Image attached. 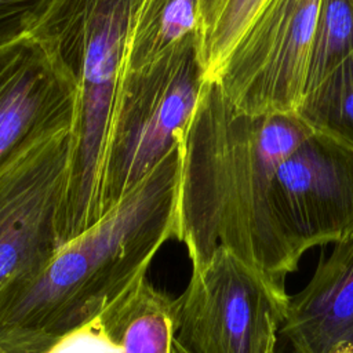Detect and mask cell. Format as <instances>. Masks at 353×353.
<instances>
[{"label": "cell", "mask_w": 353, "mask_h": 353, "mask_svg": "<svg viewBox=\"0 0 353 353\" xmlns=\"http://www.w3.org/2000/svg\"><path fill=\"white\" fill-rule=\"evenodd\" d=\"M296 116L312 132L353 149V51L305 95Z\"/></svg>", "instance_id": "cell-13"}, {"label": "cell", "mask_w": 353, "mask_h": 353, "mask_svg": "<svg viewBox=\"0 0 353 353\" xmlns=\"http://www.w3.org/2000/svg\"><path fill=\"white\" fill-rule=\"evenodd\" d=\"M272 203L294 273L307 250L353 237V149L312 132L280 163Z\"/></svg>", "instance_id": "cell-8"}, {"label": "cell", "mask_w": 353, "mask_h": 353, "mask_svg": "<svg viewBox=\"0 0 353 353\" xmlns=\"http://www.w3.org/2000/svg\"><path fill=\"white\" fill-rule=\"evenodd\" d=\"M199 23L200 0H142L130 34L125 69L146 66L199 34Z\"/></svg>", "instance_id": "cell-12"}, {"label": "cell", "mask_w": 353, "mask_h": 353, "mask_svg": "<svg viewBox=\"0 0 353 353\" xmlns=\"http://www.w3.org/2000/svg\"><path fill=\"white\" fill-rule=\"evenodd\" d=\"M51 0H0V46L28 34Z\"/></svg>", "instance_id": "cell-16"}, {"label": "cell", "mask_w": 353, "mask_h": 353, "mask_svg": "<svg viewBox=\"0 0 353 353\" xmlns=\"http://www.w3.org/2000/svg\"><path fill=\"white\" fill-rule=\"evenodd\" d=\"M172 353H186L175 341H174V345H172Z\"/></svg>", "instance_id": "cell-17"}, {"label": "cell", "mask_w": 353, "mask_h": 353, "mask_svg": "<svg viewBox=\"0 0 353 353\" xmlns=\"http://www.w3.org/2000/svg\"><path fill=\"white\" fill-rule=\"evenodd\" d=\"M321 0H268L214 80L251 116L296 114Z\"/></svg>", "instance_id": "cell-6"}, {"label": "cell", "mask_w": 353, "mask_h": 353, "mask_svg": "<svg viewBox=\"0 0 353 353\" xmlns=\"http://www.w3.org/2000/svg\"><path fill=\"white\" fill-rule=\"evenodd\" d=\"M77 87L55 50L28 33L0 46V172L39 142L72 131Z\"/></svg>", "instance_id": "cell-9"}, {"label": "cell", "mask_w": 353, "mask_h": 353, "mask_svg": "<svg viewBox=\"0 0 353 353\" xmlns=\"http://www.w3.org/2000/svg\"><path fill=\"white\" fill-rule=\"evenodd\" d=\"M288 294L225 247L192 269L176 298L175 342L186 353H279Z\"/></svg>", "instance_id": "cell-5"}, {"label": "cell", "mask_w": 353, "mask_h": 353, "mask_svg": "<svg viewBox=\"0 0 353 353\" xmlns=\"http://www.w3.org/2000/svg\"><path fill=\"white\" fill-rule=\"evenodd\" d=\"M205 81L197 34L124 70L102 160V216L181 143Z\"/></svg>", "instance_id": "cell-4"}, {"label": "cell", "mask_w": 353, "mask_h": 353, "mask_svg": "<svg viewBox=\"0 0 353 353\" xmlns=\"http://www.w3.org/2000/svg\"><path fill=\"white\" fill-rule=\"evenodd\" d=\"M176 298L145 276L92 323L116 353H172Z\"/></svg>", "instance_id": "cell-11"}, {"label": "cell", "mask_w": 353, "mask_h": 353, "mask_svg": "<svg viewBox=\"0 0 353 353\" xmlns=\"http://www.w3.org/2000/svg\"><path fill=\"white\" fill-rule=\"evenodd\" d=\"M72 131L47 138L0 172V298L32 279L61 247Z\"/></svg>", "instance_id": "cell-7"}, {"label": "cell", "mask_w": 353, "mask_h": 353, "mask_svg": "<svg viewBox=\"0 0 353 353\" xmlns=\"http://www.w3.org/2000/svg\"><path fill=\"white\" fill-rule=\"evenodd\" d=\"M352 51L353 0H321L305 95L313 91Z\"/></svg>", "instance_id": "cell-15"}, {"label": "cell", "mask_w": 353, "mask_h": 353, "mask_svg": "<svg viewBox=\"0 0 353 353\" xmlns=\"http://www.w3.org/2000/svg\"><path fill=\"white\" fill-rule=\"evenodd\" d=\"M279 353H353V237L334 244L288 298Z\"/></svg>", "instance_id": "cell-10"}, {"label": "cell", "mask_w": 353, "mask_h": 353, "mask_svg": "<svg viewBox=\"0 0 353 353\" xmlns=\"http://www.w3.org/2000/svg\"><path fill=\"white\" fill-rule=\"evenodd\" d=\"M268 0H200L199 52L205 79L215 80Z\"/></svg>", "instance_id": "cell-14"}, {"label": "cell", "mask_w": 353, "mask_h": 353, "mask_svg": "<svg viewBox=\"0 0 353 353\" xmlns=\"http://www.w3.org/2000/svg\"><path fill=\"white\" fill-rule=\"evenodd\" d=\"M181 143L94 226L0 298V353H52L146 276L176 239Z\"/></svg>", "instance_id": "cell-2"}, {"label": "cell", "mask_w": 353, "mask_h": 353, "mask_svg": "<svg viewBox=\"0 0 353 353\" xmlns=\"http://www.w3.org/2000/svg\"><path fill=\"white\" fill-rule=\"evenodd\" d=\"M310 134L296 114H247L216 81H205L181 141L176 240L192 269L225 247L287 294L291 273L273 212V178Z\"/></svg>", "instance_id": "cell-1"}, {"label": "cell", "mask_w": 353, "mask_h": 353, "mask_svg": "<svg viewBox=\"0 0 353 353\" xmlns=\"http://www.w3.org/2000/svg\"><path fill=\"white\" fill-rule=\"evenodd\" d=\"M142 0H51L29 32L57 52L77 87L69 182L59 212L61 245L101 218V170L131 29Z\"/></svg>", "instance_id": "cell-3"}]
</instances>
